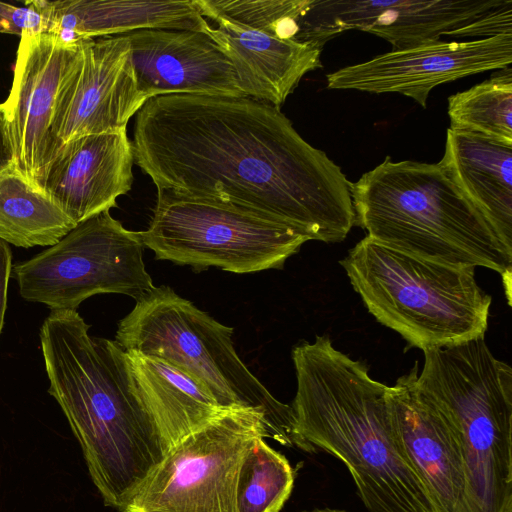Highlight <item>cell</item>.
Here are the masks:
<instances>
[{"mask_svg": "<svg viewBox=\"0 0 512 512\" xmlns=\"http://www.w3.org/2000/svg\"><path fill=\"white\" fill-rule=\"evenodd\" d=\"M201 15L211 20L207 33L230 60L246 97L281 108L308 72L322 67V49L280 40L234 21L195 0Z\"/></svg>", "mask_w": 512, "mask_h": 512, "instance_id": "cell-17", "label": "cell"}, {"mask_svg": "<svg viewBox=\"0 0 512 512\" xmlns=\"http://www.w3.org/2000/svg\"><path fill=\"white\" fill-rule=\"evenodd\" d=\"M15 164V155L5 111L0 104V170Z\"/></svg>", "mask_w": 512, "mask_h": 512, "instance_id": "cell-27", "label": "cell"}, {"mask_svg": "<svg viewBox=\"0 0 512 512\" xmlns=\"http://www.w3.org/2000/svg\"><path fill=\"white\" fill-rule=\"evenodd\" d=\"M309 512H346V511L326 509V510H314V511H309Z\"/></svg>", "mask_w": 512, "mask_h": 512, "instance_id": "cell-29", "label": "cell"}, {"mask_svg": "<svg viewBox=\"0 0 512 512\" xmlns=\"http://www.w3.org/2000/svg\"><path fill=\"white\" fill-rule=\"evenodd\" d=\"M0 33H9L8 24L0 17Z\"/></svg>", "mask_w": 512, "mask_h": 512, "instance_id": "cell-28", "label": "cell"}, {"mask_svg": "<svg viewBox=\"0 0 512 512\" xmlns=\"http://www.w3.org/2000/svg\"><path fill=\"white\" fill-rule=\"evenodd\" d=\"M215 11L280 40L296 42L310 0H204Z\"/></svg>", "mask_w": 512, "mask_h": 512, "instance_id": "cell-24", "label": "cell"}, {"mask_svg": "<svg viewBox=\"0 0 512 512\" xmlns=\"http://www.w3.org/2000/svg\"><path fill=\"white\" fill-rule=\"evenodd\" d=\"M507 33H512V0L483 14L470 24L454 30L449 36L486 38Z\"/></svg>", "mask_w": 512, "mask_h": 512, "instance_id": "cell-25", "label": "cell"}, {"mask_svg": "<svg viewBox=\"0 0 512 512\" xmlns=\"http://www.w3.org/2000/svg\"><path fill=\"white\" fill-rule=\"evenodd\" d=\"M257 438L242 458L236 482L234 512H280L294 486L287 458Z\"/></svg>", "mask_w": 512, "mask_h": 512, "instance_id": "cell-23", "label": "cell"}, {"mask_svg": "<svg viewBox=\"0 0 512 512\" xmlns=\"http://www.w3.org/2000/svg\"><path fill=\"white\" fill-rule=\"evenodd\" d=\"M510 0H310L296 42L321 49L348 30H360L404 50L441 40Z\"/></svg>", "mask_w": 512, "mask_h": 512, "instance_id": "cell-11", "label": "cell"}, {"mask_svg": "<svg viewBox=\"0 0 512 512\" xmlns=\"http://www.w3.org/2000/svg\"><path fill=\"white\" fill-rule=\"evenodd\" d=\"M78 52L79 42H64L49 33L22 35L12 87L2 103L15 165L39 190L45 172L57 154L51 136L57 97Z\"/></svg>", "mask_w": 512, "mask_h": 512, "instance_id": "cell-13", "label": "cell"}, {"mask_svg": "<svg viewBox=\"0 0 512 512\" xmlns=\"http://www.w3.org/2000/svg\"><path fill=\"white\" fill-rule=\"evenodd\" d=\"M133 163L126 130L82 136L60 147L40 188L77 225L117 206Z\"/></svg>", "mask_w": 512, "mask_h": 512, "instance_id": "cell-16", "label": "cell"}, {"mask_svg": "<svg viewBox=\"0 0 512 512\" xmlns=\"http://www.w3.org/2000/svg\"><path fill=\"white\" fill-rule=\"evenodd\" d=\"M76 310H52L41 350L58 402L106 506L126 507L168 449L137 392L126 351L91 337Z\"/></svg>", "mask_w": 512, "mask_h": 512, "instance_id": "cell-2", "label": "cell"}, {"mask_svg": "<svg viewBox=\"0 0 512 512\" xmlns=\"http://www.w3.org/2000/svg\"><path fill=\"white\" fill-rule=\"evenodd\" d=\"M45 33L64 42L127 34L140 29L205 31L208 21L195 0H33Z\"/></svg>", "mask_w": 512, "mask_h": 512, "instance_id": "cell-18", "label": "cell"}, {"mask_svg": "<svg viewBox=\"0 0 512 512\" xmlns=\"http://www.w3.org/2000/svg\"><path fill=\"white\" fill-rule=\"evenodd\" d=\"M512 63V33L470 41L426 43L392 50L326 76L327 88L369 93H400L426 108L436 86Z\"/></svg>", "mask_w": 512, "mask_h": 512, "instance_id": "cell-12", "label": "cell"}, {"mask_svg": "<svg viewBox=\"0 0 512 512\" xmlns=\"http://www.w3.org/2000/svg\"><path fill=\"white\" fill-rule=\"evenodd\" d=\"M269 438L265 416L226 409L171 447L122 512H234L243 456Z\"/></svg>", "mask_w": 512, "mask_h": 512, "instance_id": "cell-9", "label": "cell"}, {"mask_svg": "<svg viewBox=\"0 0 512 512\" xmlns=\"http://www.w3.org/2000/svg\"><path fill=\"white\" fill-rule=\"evenodd\" d=\"M144 247L158 260L243 274L281 268L309 238L236 205L157 188Z\"/></svg>", "mask_w": 512, "mask_h": 512, "instance_id": "cell-7", "label": "cell"}, {"mask_svg": "<svg viewBox=\"0 0 512 512\" xmlns=\"http://www.w3.org/2000/svg\"><path fill=\"white\" fill-rule=\"evenodd\" d=\"M440 164L512 254V144L448 128Z\"/></svg>", "mask_w": 512, "mask_h": 512, "instance_id": "cell-19", "label": "cell"}, {"mask_svg": "<svg viewBox=\"0 0 512 512\" xmlns=\"http://www.w3.org/2000/svg\"><path fill=\"white\" fill-rule=\"evenodd\" d=\"M376 320L423 351L485 335L491 296L475 268L430 260L369 236L340 260Z\"/></svg>", "mask_w": 512, "mask_h": 512, "instance_id": "cell-5", "label": "cell"}, {"mask_svg": "<svg viewBox=\"0 0 512 512\" xmlns=\"http://www.w3.org/2000/svg\"><path fill=\"white\" fill-rule=\"evenodd\" d=\"M232 333L233 328L162 285L136 300L119 321L115 341L125 351L162 358L185 370L223 409L258 410L265 416L270 439L305 451L291 405L277 400L246 367L233 346Z\"/></svg>", "mask_w": 512, "mask_h": 512, "instance_id": "cell-6", "label": "cell"}, {"mask_svg": "<svg viewBox=\"0 0 512 512\" xmlns=\"http://www.w3.org/2000/svg\"><path fill=\"white\" fill-rule=\"evenodd\" d=\"M147 100L138 88L125 34L79 41L51 122L57 152L82 136L126 130Z\"/></svg>", "mask_w": 512, "mask_h": 512, "instance_id": "cell-10", "label": "cell"}, {"mask_svg": "<svg viewBox=\"0 0 512 512\" xmlns=\"http://www.w3.org/2000/svg\"><path fill=\"white\" fill-rule=\"evenodd\" d=\"M125 35L138 88L147 99L169 94L246 97L230 60L207 33L140 29Z\"/></svg>", "mask_w": 512, "mask_h": 512, "instance_id": "cell-15", "label": "cell"}, {"mask_svg": "<svg viewBox=\"0 0 512 512\" xmlns=\"http://www.w3.org/2000/svg\"><path fill=\"white\" fill-rule=\"evenodd\" d=\"M355 225L418 257L484 267L503 277L508 300L512 254L438 163L384 161L351 182Z\"/></svg>", "mask_w": 512, "mask_h": 512, "instance_id": "cell-4", "label": "cell"}, {"mask_svg": "<svg viewBox=\"0 0 512 512\" xmlns=\"http://www.w3.org/2000/svg\"><path fill=\"white\" fill-rule=\"evenodd\" d=\"M131 143L157 188L230 203L325 243L343 241L355 225L341 168L266 102L152 97L136 113Z\"/></svg>", "mask_w": 512, "mask_h": 512, "instance_id": "cell-1", "label": "cell"}, {"mask_svg": "<svg viewBox=\"0 0 512 512\" xmlns=\"http://www.w3.org/2000/svg\"><path fill=\"white\" fill-rule=\"evenodd\" d=\"M418 363L388 387L401 443L436 512H473L460 436L417 385Z\"/></svg>", "mask_w": 512, "mask_h": 512, "instance_id": "cell-14", "label": "cell"}, {"mask_svg": "<svg viewBox=\"0 0 512 512\" xmlns=\"http://www.w3.org/2000/svg\"><path fill=\"white\" fill-rule=\"evenodd\" d=\"M140 232L109 211L77 224L58 243L12 267L22 298L52 310H76L96 294L135 300L155 286L143 261Z\"/></svg>", "mask_w": 512, "mask_h": 512, "instance_id": "cell-8", "label": "cell"}, {"mask_svg": "<svg viewBox=\"0 0 512 512\" xmlns=\"http://www.w3.org/2000/svg\"><path fill=\"white\" fill-rule=\"evenodd\" d=\"M450 129L512 144V71L508 67L448 98Z\"/></svg>", "mask_w": 512, "mask_h": 512, "instance_id": "cell-22", "label": "cell"}, {"mask_svg": "<svg viewBox=\"0 0 512 512\" xmlns=\"http://www.w3.org/2000/svg\"><path fill=\"white\" fill-rule=\"evenodd\" d=\"M292 360L297 390L291 408L305 451L339 459L369 512H436L401 443L389 386L327 336L296 345Z\"/></svg>", "mask_w": 512, "mask_h": 512, "instance_id": "cell-3", "label": "cell"}, {"mask_svg": "<svg viewBox=\"0 0 512 512\" xmlns=\"http://www.w3.org/2000/svg\"><path fill=\"white\" fill-rule=\"evenodd\" d=\"M75 226L15 164L0 170V240L23 248L53 246Z\"/></svg>", "mask_w": 512, "mask_h": 512, "instance_id": "cell-21", "label": "cell"}, {"mask_svg": "<svg viewBox=\"0 0 512 512\" xmlns=\"http://www.w3.org/2000/svg\"><path fill=\"white\" fill-rule=\"evenodd\" d=\"M12 271L11 249L3 240H0V335L4 324L7 308L8 282Z\"/></svg>", "mask_w": 512, "mask_h": 512, "instance_id": "cell-26", "label": "cell"}, {"mask_svg": "<svg viewBox=\"0 0 512 512\" xmlns=\"http://www.w3.org/2000/svg\"><path fill=\"white\" fill-rule=\"evenodd\" d=\"M137 392L169 450L223 409L191 374L158 357L126 351Z\"/></svg>", "mask_w": 512, "mask_h": 512, "instance_id": "cell-20", "label": "cell"}]
</instances>
